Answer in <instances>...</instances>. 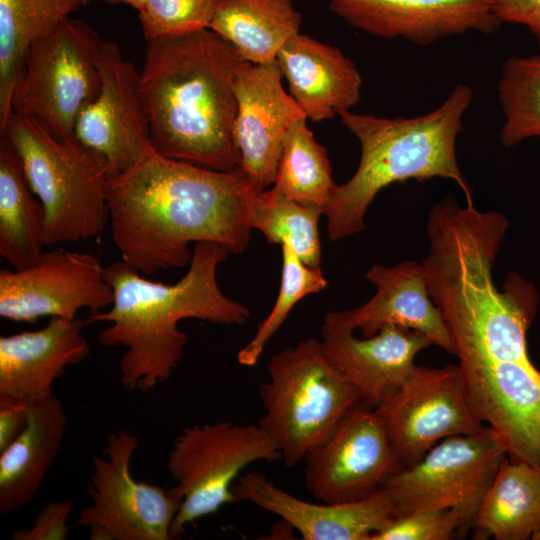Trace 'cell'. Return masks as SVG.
<instances>
[{"label": "cell", "mask_w": 540, "mask_h": 540, "mask_svg": "<svg viewBox=\"0 0 540 540\" xmlns=\"http://www.w3.org/2000/svg\"><path fill=\"white\" fill-rule=\"evenodd\" d=\"M365 277L376 292L359 307L345 310L354 330L370 337L386 325L402 326L425 334L433 344L453 354L450 334L429 294L422 263L408 260L393 267L376 264Z\"/></svg>", "instance_id": "21"}, {"label": "cell", "mask_w": 540, "mask_h": 540, "mask_svg": "<svg viewBox=\"0 0 540 540\" xmlns=\"http://www.w3.org/2000/svg\"><path fill=\"white\" fill-rule=\"evenodd\" d=\"M267 371L269 379L259 387L265 412L257 424L275 442L286 467L304 461L362 402L314 338L274 354Z\"/></svg>", "instance_id": "7"}, {"label": "cell", "mask_w": 540, "mask_h": 540, "mask_svg": "<svg viewBox=\"0 0 540 540\" xmlns=\"http://www.w3.org/2000/svg\"><path fill=\"white\" fill-rule=\"evenodd\" d=\"M221 0H147L138 12L148 41L209 29Z\"/></svg>", "instance_id": "32"}, {"label": "cell", "mask_w": 540, "mask_h": 540, "mask_svg": "<svg viewBox=\"0 0 540 540\" xmlns=\"http://www.w3.org/2000/svg\"><path fill=\"white\" fill-rule=\"evenodd\" d=\"M282 273L277 299L268 316L259 323L254 337L238 352L239 364H257L266 344L287 319L292 308L304 297L326 288L327 280L320 266L306 265L288 242L281 244Z\"/></svg>", "instance_id": "31"}, {"label": "cell", "mask_w": 540, "mask_h": 540, "mask_svg": "<svg viewBox=\"0 0 540 540\" xmlns=\"http://www.w3.org/2000/svg\"><path fill=\"white\" fill-rule=\"evenodd\" d=\"M497 89L505 118L500 131L502 145L512 147L532 137L540 140V52L509 57Z\"/></svg>", "instance_id": "30"}, {"label": "cell", "mask_w": 540, "mask_h": 540, "mask_svg": "<svg viewBox=\"0 0 540 540\" xmlns=\"http://www.w3.org/2000/svg\"><path fill=\"white\" fill-rule=\"evenodd\" d=\"M293 0H221L209 29L228 41L251 64L276 61L284 45L300 33L302 15Z\"/></svg>", "instance_id": "25"}, {"label": "cell", "mask_w": 540, "mask_h": 540, "mask_svg": "<svg viewBox=\"0 0 540 540\" xmlns=\"http://www.w3.org/2000/svg\"><path fill=\"white\" fill-rule=\"evenodd\" d=\"M230 254L222 244L197 242L186 274L174 284L147 280L123 260L105 267L114 293L109 311L89 315L87 324L109 322L98 334L105 347L123 346L119 379L129 391L148 392L170 378L189 335L184 319L243 325L250 310L228 298L217 282V267Z\"/></svg>", "instance_id": "4"}, {"label": "cell", "mask_w": 540, "mask_h": 540, "mask_svg": "<svg viewBox=\"0 0 540 540\" xmlns=\"http://www.w3.org/2000/svg\"><path fill=\"white\" fill-rule=\"evenodd\" d=\"M304 462L307 489L320 502L330 504L364 499L404 468L381 416L362 402L306 455Z\"/></svg>", "instance_id": "12"}, {"label": "cell", "mask_w": 540, "mask_h": 540, "mask_svg": "<svg viewBox=\"0 0 540 540\" xmlns=\"http://www.w3.org/2000/svg\"><path fill=\"white\" fill-rule=\"evenodd\" d=\"M276 61L245 62L235 81L237 116L235 140L240 169L257 190L274 184L284 137L298 120L307 118L285 92Z\"/></svg>", "instance_id": "17"}, {"label": "cell", "mask_w": 540, "mask_h": 540, "mask_svg": "<svg viewBox=\"0 0 540 540\" xmlns=\"http://www.w3.org/2000/svg\"><path fill=\"white\" fill-rule=\"evenodd\" d=\"M102 41L88 23L69 17L35 41L13 94V113L36 119L58 139L75 138L79 114L100 92Z\"/></svg>", "instance_id": "9"}, {"label": "cell", "mask_w": 540, "mask_h": 540, "mask_svg": "<svg viewBox=\"0 0 540 540\" xmlns=\"http://www.w3.org/2000/svg\"><path fill=\"white\" fill-rule=\"evenodd\" d=\"M211 29L148 41L139 90L153 149L207 169H240L235 81L245 63Z\"/></svg>", "instance_id": "3"}, {"label": "cell", "mask_w": 540, "mask_h": 540, "mask_svg": "<svg viewBox=\"0 0 540 540\" xmlns=\"http://www.w3.org/2000/svg\"><path fill=\"white\" fill-rule=\"evenodd\" d=\"M507 453L490 427L477 434L441 440L417 463L390 476L381 489L393 517L424 509H454L465 530Z\"/></svg>", "instance_id": "10"}, {"label": "cell", "mask_w": 540, "mask_h": 540, "mask_svg": "<svg viewBox=\"0 0 540 540\" xmlns=\"http://www.w3.org/2000/svg\"><path fill=\"white\" fill-rule=\"evenodd\" d=\"M376 411L405 467L448 437L477 434L488 426L472 410L458 365H416L401 389Z\"/></svg>", "instance_id": "14"}, {"label": "cell", "mask_w": 540, "mask_h": 540, "mask_svg": "<svg viewBox=\"0 0 540 540\" xmlns=\"http://www.w3.org/2000/svg\"><path fill=\"white\" fill-rule=\"evenodd\" d=\"M45 212L9 140H0V255L14 269L35 263L43 253Z\"/></svg>", "instance_id": "26"}, {"label": "cell", "mask_w": 540, "mask_h": 540, "mask_svg": "<svg viewBox=\"0 0 540 540\" xmlns=\"http://www.w3.org/2000/svg\"><path fill=\"white\" fill-rule=\"evenodd\" d=\"M67 415L60 399L50 397L27 403V425L0 452V514L28 504L56 459L62 445Z\"/></svg>", "instance_id": "23"}, {"label": "cell", "mask_w": 540, "mask_h": 540, "mask_svg": "<svg viewBox=\"0 0 540 540\" xmlns=\"http://www.w3.org/2000/svg\"><path fill=\"white\" fill-rule=\"evenodd\" d=\"M507 228L501 218L486 213L445 218L428 228L422 261L468 402L502 445L540 414V371L528 356L526 341L537 310L536 291L514 273L503 290L493 281Z\"/></svg>", "instance_id": "1"}, {"label": "cell", "mask_w": 540, "mask_h": 540, "mask_svg": "<svg viewBox=\"0 0 540 540\" xmlns=\"http://www.w3.org/2000/svg\"><path fill=\"white\" fill-rule=\"evenodd\" d=\"M139 439L127 430L107 433L103 456H94L87 487L90 503L76 527L91 540H170L181 502L169 490L133 478L130 465Z\"/></svg>", "instance_id": "11"}, {"label": "cell", "mask_w": 540, "mask_h": 540, "mask_svg": "<svg viewBox=\"0 0 540 540\" xmlns=\"http://www.w3.org/2000/svg\"><path fill=\"white\" fill-rule=\"evenodd\" d=\"M306 120H298L286 133L273 185L290 199L325 210L336 184L328 153Z\"/></svg>", "instance_id": "28"}, {"label": "cell", "mask_w": 540, "mask_h": 540, "mask_svg": "<svg viewBox=\"0 0 540 540\" xmlns=\"http://www.w3.org/2000/svg\"><path fill=\"white\" fill-rule=\"evenodd\" d=\"M101 88L79 114L75 137L102 155L109 178L134 166L151 147L139 72L115 42L102 41L97 55Z\"/></svg>", "instance_id": "15"}, {"label": "cell", "mask_w": 540, "mask_h": 540, "mask_svg": "<svg viewBox=\"0 0 540 540\" xmlns=\"http://www.w3.org/2000/svg\"><path fill=\"white\" fill-rule=\"evenodd\" d=\"M346 311H330L321 326V346L331 365L377 409L391 399L416 368V355L433 345L425 334L386 325L377 334L354 336Z\"/></svg>", "instance_id": "16"}, {"label": "cell", "mask_w": 540, "mask_h": 540, "mask_svg": "<svg viewBox=\"0 0 540 540\" xmlns=\"http://www.w3.org/2000/svg\"><path fill=\"white\" fill-rule=\"evenodd\" d=\"M466 84L453 88L434 111L413 118H383L349 111L339 116L359 141L361 157L354 175L335 186L324 210L333 242L366 229L365 215L377 194L396 182L440 177L456 182L473 203L472 187L456 157L462 117L472 101Z\"/></svg>", "instance_id": "5"}, {"label": "cell", "mask_w": 540, "mask_h": 540, "mask_svg": "<svg viewBox=\"0 0 540 540\" xmlns=\"http://www.w3.org/2000/svg\"><path fill=\"white\" fill-rule=\"evenodd\" d=\"M279 459L277 445L257 423L219 421L185 427L167 461L176 482L168 490L181 502L172 524L173 539L186 525L236 502L232 487L247 466Z\"/></svg>", "instance_id": "8"}, {"label": "cell", "mask_w": 540, "mask_h": 540, "mask_svg": "<svg viewBox=\"0 0 540 540\" xmlns=\"http://www.w3.org/2000/svg\"><path fill=\"white\" fill-rule=\"evenodd\" d=\"M350 26L425 46L468 31L492 33L500 22L487 0H328Z\"/></svg>", "instance_id": "18"}, {"label": "cell", "mask_w": 540, "mask_h": 540, "mask_svg": "<svg viewBox=\"0 0 540 540\" xmlns=\"http://www.w3.org/2000/svg\"><path fill=\"white\" fill-rule=\"evenodd\" d=\"M491 12L500 23L526 27L540 51V0H487Z\"/></svg>", "instance_id": "35"}, {"label": "cell", "mask_w": 540, "mask_h": 540, "mask_svg": "<svg viewBox=\"0 0 540 540\" xmlns=\"http://www.w3.org/2000/svg\"><path fill=\"white\" fill-rule=\"evenodd\" d=\"M232 491L237 501H248L278 515L304 540H370L393 517L383 489L349 503H312L275 485L263 472L245 471Z\"/></svg>", "instance_id": "20"}, {"label": "cell", "mask_w": 540, "mask_h": 540, "mask_svg": "<svg viewBox=\"0 0 540 540\" xmlns=\"http://www.w3.org/2000/svg\"><path fill=\"white\" fill-rule=\"evenodd\" d=\"M324 210L285 196L278 188L258 191L251 208V227L269 243L288 242L308 266L319 267L321 243L318 223Z\"/></svg>", "instance_id": "29"}, {"label": "cell", "mask_w": 540, "mask_h": 540, "mask_svg": "<svg viewBox=\"0 0 540 540\" xmlns=\"http://www.w3.org/2000/svg\"><path fill=\"white\" fill-rule=\"evenodd\" d=\"M80 6V0H0V133L13 114V94L32 44Z\"/></svg>", "instance_id": "27"}, {"label": "cell", "mask_w": 540, "mask_h": 540, "mask_svg": "<svg viewBox=\"0 0 540 540\" xmlns=\"http://www.w3.org/2000/svg\"><path fill=\"white\" fill-rule=\"evenodd\" d=\"M471 528L475 539H540V466L506 457Z\"/></svg>", "instance_id": "24"}, {"label": "cell", "mask_w": 540, "mask_h": 540, "mask_svg": "<svg viewBox=\"0 0 540 540\" xmlns=\"http://www.w3.org/2000/svg\"><path fill=\"white\" fill-rule=\"evenodd\" d=\"M113 300L105 267L90 253L51 249L30 266L0 271V316L10 321L75 319L83 308L95 315Z\"/></svg>", "instance_id": "13"}, {"label": "cell", "mask_w": 540, "mask_h": 540, "mask_svg": "<svg viewBox=\"0 0 540 540\" xmlns=\"http://www.w3.org/2000/svg\"><path fill=\"white\" fill-rule=\"evenodd\" d=\"M71 500H58L45 505L34 518L30 528L13 532L12 540H65L67 521L72 510Z\"/></svg>", "instance_id": "34"}, {"label": "cell", "mask_w": 540, "mask_h": 540, "mask_svg": "<svg viewBox=\"0 0 540 540\" xmlns=\"http://www.w3.org/2000/svg\"><path fill=\"white\" fill-rule=\"evenodd\" d=\"M465 530L454 509H424L392 517L370 540H449Z\"/></svg>", "instance_id": "33"}, {"label": "cell", "mask_w": 540, "mask_h": 540, "mask_svg": "<svg viewBox=\"0 0 540 540\" xmlns=\"http://www.w3.org/2000/svg\"><path fill=\"white\" fill-rule=\"evenodd\" d=\"M258 191L241 169H207L151 146L134 166L108 179L112 241L122 260L145 275L190 263V243L215 242L240 254L250 241Z\"/></svg>", "instance_id": "2"}, {"label": "cell", "mask_w": 540, "mask_h": 540, "mask_svg": "<svg viewBox=\"0 0 540 540\" xmlns=\"http://www.w3.org/2000/svg\"><path fill=\"white\" fill-rule=\"evenodd\" d=\"M27 425V403L0 406V452L6 449Z\"/></svg>", "instance_id": "36"}, {"label": "cell", "mask_w": 540, "mask_h": 540, "mask_svg": "<svg viewBox=\"0 0 540 540\" xmlns=\"http://www.w3.org/2000/svg\"><path fill=\"white\" fill-rule=\"evenodd\" d=\"M86 320L51 317L46 326L0 337V406L53 395L66 367L90 354Z\"/></svg>", "instance_id": "19"}, {"label": "cell", "mask_w": 540, "mask_h": 540, "mask_svg": "<svg viewBox=\"0 0 540 540\" xmlns=\"http://www.w3.org/2000/svg\"><path fill=\"white\" fill-rule=\"evenodd\" d=\"M82 5H85L89 2H92V1H102V2H106V3H109V4H126V5H129L131 7H133L134 9H136L138 12H140L147 0H80Z\"/></svg>", "instance_id": "37"}, {"label": "cell", "mask_w": 540, "mask_h": 540, "mask_svg": "<svg viewBox=\"0 0 540 540\" xmlns=\"http://www.w3.org/2000/svg\"><path fill=\"white\" fill-rule=\"evenodd\" d=\"M276 63L307 119H331L359 102L361 75L336 46L298 33L280 50Z\"/></svg>", "instance_id": "22"}, {"label": "cell", "mask_w": 540, "mask_h": 540, "mask_svg": "<svg viewBox=\"0 0 540 540\" xmlns=\"http://www.w3.org/2000/svg\"><path fill=\"white\" fill-rule=\"evenodd\" d=\"M1 137L19 155L45 212L44 243L52 247L96 237L109 221L105 158L76 137L58 139L36 119L13 113Z\"/></svg>", "instance_id": "6"}]
</instances>
